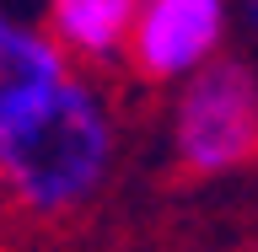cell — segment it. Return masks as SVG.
Here are the masks:
<instances>
[{"instance_id": "cell-7", "label": "cell", "mask_w": 258, "mask_h": 252, "mask_svg": "<svg viewBox=\"0 0 258 252\" xmlns=\"http://www.w3.org/2000/svg\"><path fill=\"white\" fill-rule=\"evenodd\" d=\"M247 6H253V16H258V0H247Z\"/></svg>"}, {"instance_id": "cell-2", "label": "cell", "mask_w": 258, "mask_h": 252, "mask_svg": "<svg viewBox=\"0 0 258 252\" xmlns=\"http://www.w3.org/2000/svg\"><path fill=\"white\" fill-rule=\"evenodd\" d=\"M177 161L188 172H237L258 156V80L237 59H210L177 97Z\"/></svg>"}, {"instance_id": "cell-1", "label": "cell", "mask_w": 258, "mask_h": 252, "mask_svg": "<svg viewBox=\"0 0 258 252\" xmlns=\"http://www.w3.org/2000/svg\"><path fill=\"white\" fill-rule=\"evenodd\" d=\"M113 161V124L108 108L92 86L64 80L43 108L0 129V177H6V204L54 220L70 215L102 188Z\"/></svg>"}, {"instance_id": "cell-4", "label": "cell", "mask_w": 258, "mask_h": 252, "mask_svg": "<svg viewBox=\"0 0 258 252\" xmlns=\"http://www.w3.org/2000/svg\"><path fill=\"white\" fill-rule=\"evenodd\" d=\"M64 80H70L64 48L48 32L27 27L16 16H0V129H11L16 118L43 108Z\"/></svg>"}, {"instance_id": "cell-5", "label": "cell", "mask_w": 258, "mask_h": 252, "mask_svg": "<svg viewBox=\"0 0 258 252\" xmlns=\"http://www.w3.org/2000/svg\"><path fill=\"white\" fill-rule=\"evenodd\" d=\"M140 6L145 0H48V27H54V43L64 54L108 64L135 38Z\"/></svg>"}, {"instance_id": "cell-3", "label": "cell", "mask_w": 258, "mask_h": 252, "mask_svg": "<svg viewBox=\"0 0 258 252\" xmlns=\"http://www.w3.org/2000/svg\"><path fill=\"white\" fill-rule=\"evenodd\" d=\"M226 27V0H145L129 59L151 80H172L188 70H205Z\"/></svg>"}, {"instance_id": "cell-6", "label": "cell", "mask_w": 258, "mask_h": 252, "mask_svg": "<svg viewBox=\"0 0 258 252\" xmlns=\"http://www.w3.org/2000/svg\"><path fill=\"white\" fill-rule=\"evenodd\" d=\"M0 209H6V177H0Z\"/></svg>"}]
</instances>
